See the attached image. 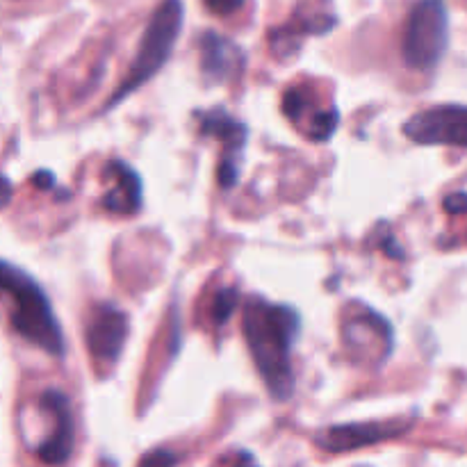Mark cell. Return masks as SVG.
Here are the masks:
<instances>
[{
  "mask_svg": "<svg viewBox=\"0 0 467 467\" xmlns=\"http://www.w3.org/2000/svg\"><path fill=\"white\" fill-rule=\"evenodd\" d=\"M203 5L208 7L210 14L226 18V16H233V14L242 12L246 0H203Z\"/></svg>",
  "mask_w": 467,
  "mask_h": 467,
  "instance_id": "cell-14",
  "label": "cell"
},
{
  "mask_svg": "<svg viewBox=\"0 0 467 467\" xmlns=\"http://www.w3.org/2000/svg\"><path fill=\"white\" fill-rule=\"evenodd\" d=\"M242 67V53L233 41L217 32L201 36V68L208 80H228Z\"/></svg>",
  "mask_w": 467,
  "mask_h": 467,
  "instance_id": "cell-12",
  "label": "cell"
},
{
  "mask_svg": "<svg viewBox=\"0 0 467 467\" xmlns=\"http://www.w3.org/2000/svg\"><path fill=\"white\" fill-rule=\"evenodd\" d=\"M178 456L173 454H167V451H158V454H150L146 456V459H141V463H176Z\"/></svg>",
  "mask_w": 467,
  "mask_h": 467,
  "instance_id": "cell-17",
  "label": "cell"
},
{
  "mask_svg": "<svg viewBox=\"0 0 467 467\" xmlns=\"http://www.w3.org/2000/svg\"><path fill=\"white\" fill-rule=\"evenodd\" d=\"M283 114L313 141H327L340 123L336 105H322L308 85H292L283 94Z\"/></svg>",
  "mask_w": 467,
  "mask_h": 467,
  "instance_id": "cell-9",
  "label": "cell"
},
{
  "mask_svg": "<svg viewBox=\"0 0 467 467\" xmlns=\"http://www.w3.org/2000/svg\"><path fill=\"white\" fill-rule=\"evenodd\" d=\"M36 409L44 420H48V431L35 445V454L41 463L59 465L67 463L76 445V427H73L71 401L64 392L46 388L36 395Z\"/></svg>",
  "mask_w": 467,
  "mask_h": 467,
  "instance_id": "cell-5",
  "label": "cell"
},
{
  "mask_svg": "<svg viewBox=\"0 0 467 467\" xmlns=\"http://www.w3.org/2000/svg\"><path fill=\"white\" fill-rule=\"evenodd\" d=\"M404 135L415 144L467 149V105H438L413 114L406 121Z\"/></svg>",
  "mask_w": 467,
  "mask_h": 467,
  "instance_id": "cell-7",
  "label": "cell"
},
{
  "mask_svg": "<svg viewBox=\"0 0 467 467\" xmlns=\"http://www.w3.org/2000/svg\"><path fill=\"white\" fill-rule=\"evenodd\" d=\"M450 44V16L445 0H420L413 5L401 35V57L415 71H431Z\"/></svg>",
  "mask_w": 467,
  "mask_h": 467,
  "instance_id": "cell-4",
  "label": "cell"
},
{
  "mask_svg": "<svg viewBox=\"0 0 467 467\" xmlns=\"http://www.w3.org/2000/svg\"><path fill=\"white\" fill-rule=\"evenodd\" d=\"M128 315L114 304H96L85 324V342L96 368H112L126 347Z\"/></svg>",
  "mask_w": 467,
  "mask_h": 467,
  "instance_id": "cell-6",
  "label": "cell"
},
{
  "mask_svg": "<svg viewBox=\"0 0 467 467\" xmlns=\"http://www.w3.org/2000/svg\"><path fill=\"white\" fill-rule=\"evenodd\" d=\"M299 331L301 317L292 306L263 299L246 301L242 333L265 386L278 401H287L295 392L292 349Z\"/></svg>",
  "mask_w": 467,
  "mask_h": 467,
  "instance_id": "cell-1",
  "label": "cell"
},
{
  "mask_svg": "<svg viewBox=\"0 0 467 467\" xmlns=\"http://www.w3.org/2000/svg\"><path fill=\"white\" fill-rule=\"evenodd\" d=\"M199 130L203 137H214L222 140L226 150H223V160L219 162L217 169V182L222 190H233L240 181V164L237 160L242 158V149L249 137V128L242 121L233 119L223 108L208 109V112L199 114Z\"/></svg>",
  "mask_w": 467,
  "mask_h": 467,
  "instance_id": "cell-8",
  "label": "cell"
},
{
  "mask_svg": "<svg viewBox=\"0 0 467 467\" xmlns=\"http://www.w3.org/2000/svg\"><path fill=\"white\" fill-rule=\"evenodd\" d=\"M105 190L100 205L112 214H135L141 210V178L123 160L112 158L105 164Z\"/></svg>",
  "mask_w": 467,
  "mask_h": 467,
  "instance_id": "cell-11",
  "label": "cell"
},
{
  "mask_svg": "<svg viewBox=\"0 0 467 467\" xmlns=\"http://www.w3.org/2000/svg\"><path fill=\"white\" fill-rule=\"evenodd\" d=\"M409 422L404 420H388V422H358V424H342V427H331L315 438L322 450L327 451H354L360 447H372L379 442L392 441L406 433Z\"/></svg>",
  "mask_w": 467,
  "mask_h": 467,
  "instance_id": "cell-10",
  "label": "cell"
},
{
  "mask_svg": "<svg viewBox=\"0 0 467 467\" xmlns=\"http://www.w3.org/2000/svg\"><path fill=\"white\" fill-rule=\"evenodd\" d=\"M182 18H185V12H182L181 0H164L155 9L144 35H141L140 46H137V53L130 62V71L123 78V82L114 91L112 99L108 100V108L121 103L126 96L140 89L141 85H146L164 67L173 46H176L178 35H181Z\"/></svg>",
  "mask_w": 467,
  "mask_h": 467,
  "instance_id": "cell-3",
  "label": "cell"
},
{
  "mask_svg": "<svg viewBox=\"0 0 467 467\" xmlns=\"http://www.w3.org/2000/svg\"><path fill=\"white\" fill-rule=\"evenodd\" d=\"M237 304H240V290H237V287H231V285L219 287L213 304H210V317H213V324L223 327V324L235 315Z\"/></svg>",
  "mask_w": 467,
  "mask_h": 467,
  "instance_id": "cell-13",
  "label": "cell"
},
{
  "mask_svg": "<svg viewBox=\"0 0 467 467\" xmlns=\"http://www.w3.org/2000/svg\"><path fill=\"white\" fill-rule=\"evenodd\" d=\"M442 208H445L450 214L467 213V194L465 192H454V194L447 196L445 203H442Z\"/></svg>",
  "mask_w": 467,
  "mask_h": 467,
  "instance_id": "cell-15",
  "label": "cell"
},
{
  "mask_svg": "<svg viewBox=\"0 0 467 467\" xmlns=\"http://www.w3.org/2000/svg\"><path fill=\"white\" fill-rule=\"evenodd\" d=\"M32 182H35L41 192H50L57 185V181H55V176L50 171H36L35 176H32Z\"/></svg>",
  "mask_w": 467,
  "mask_h": 467,
  "instance_id": "cell-16",
  "label": "cell"
},
{
  "mask_svg": "<svg viewBox=\"0 0 467 467\" xmlns=\"http://www.w3.org/2000/svg\"><path fill=\"white\" fill-rule=\"evenodd\" d=\"M3 290L14 331L48 356L62 358V328L39 283L12 263H3Z\"/></svg>",
  "mask_w": 467,
  "mask_h": 467,
  "instance_id": "cell-2",
  "label": "cell"
}]
</instances>
